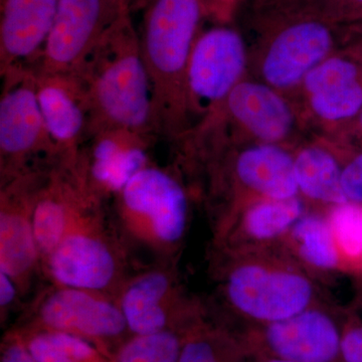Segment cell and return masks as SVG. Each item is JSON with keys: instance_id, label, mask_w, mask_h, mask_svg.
<instances>
[{"instance_id": "1", "label": "cell", "mask_w": 362, "mask_h": 362, "mask_svg": "<svg viewBox=\"0 0 362 362\" xmlns=\"http://www.w3.org/2000/svg\"><path fill=\"white\" fill-rule=\"evenodd\" d=\"M142 9L140 49L151 86L156 133L180 142L192 129L187 69L206 7L202 0H147Z\"/></svg>"}, {"instance_id": "2", "label": "cell", "mask_w": 362, "mask_h": 362, "mask_svg": "<svg viewBox=\"0 0 362 362\" xmlns=\"http://www.w3.org/2000/svg\"><path fill=\"white\" fill-rule=\"evenodd\" d=\"M74 76L89 105L88 139L111 129L158 136L151 86L131 13L117 21Z\"/></svg>"}, {"instance_id": "3", "label": "cell", "mask_w": 362, "mask_h": 362, "mask_svg": "<svg viewBox=\"0 0 362 362\" xmlns=\"http://www.w3.org/2000/svg\"><path fill=\"white\" fill-rule=\"evenodd\" d=\"M111 216L132 251L175 262L189 223V199L173 171L150 163L114 197Z\"/></svg>"}, {"instance_id": "4", "label": "cell", "mask_w": 362, "mask_h": 362, "mask_svg": "<svg viewBox=\"0 0 362 362\" xmlns=\"http://www.w3.org/2000/svg\"><path fill=\"white\" fill-rule=\"evenodd\" d=\"M132 250L105 204L90 206L42 263L49 284L116 296L133 269Z\"/></svg>"}, {"instance_id": "5", "label": "cell", "mask_w": 362, "mask_h": 362, "mask_svg": "<svg viewBox=\"0 0 362 362\" xmlns=\"http://www.w3.org/2000/svg\"><path fill=\"white\" fill-rule=\"evenodd\" d=\"M267 26L256 49L250 51L252 78L294 97L305 77L346 45L338 25L291 4Z\"/></svg>"}, {"instance_id": "6", "label": "cell", "mask_w": 362, "mask_h": 362, "mask_svg": "<svg viewBox=\"0 0 362 362\" xmlns=\"http://www.w3.org/2000/svg\"><path fill=\"white\" fill-rule=\"evenodd\" d=\"M13 327L82 338L113 358L131 337L116 296L54 284L33 298Z\"/></svg>"}, {"instance_id": "7", "label": "cell", "mask_w": 362, "mask_h": 362, "mask_svg": "<svg viewBox=\"0 0 362 362\" xmlns=\"http://www.w3.org/2000/svg\"><path fill=\"white\" fill-rule=\"evenodd\" d=\"M0 97V181L61 158L40 110L37 74L16 66L2 74Z\"/></svg>"}, {"instance_id": "8", "label": "cell", "mask_w": 362, "mask_h": 362, "mask_svg": "<svg viewBox=\"0 0 362 362\" xmlns=\"http://www.w3.org/2000/svg\"><path fill=\"white\" fill-rule=\"evenodd\" d=\"M54 163L37 164L11 180L0 181V272L13 279L23 298L42 275L33 214Z\"/></svg>"}, {"instance_id": "9", "label": "cell", "mask_w": 362, "mask_h": 362, "mask_svg": "<svg viewBox=\"0 0 362 362\" xmlns=\"http://www.w3.org/2000/svg\"><path fill=\"white\" fill-rule=\"evenodd\" d=\"M249 69V47L235 28L220 25L199 33L187 69L192 123V119H199V125L218 114L235 86L247 77Z\"/></svg>"}, {"instance_id": "10", "label": "cell", "mask_w": 362, "mask_h": 362, "mask_svg": "<svg viewBox=\"0 0 362 362\" xmlns=\"http://www.w3.org/2000/svg\"><path fill=\"white\" fill-rule=\"evenodd\" d=\"M223 293L233 310L267 325L309 308L315 290L311 281L294 269L244 261L226 270Z\"/></svg>"}, {"instance_id": "11", "label": "cell", "mask_w": 362, "mask_h": 362, "mask_svg": "<svg viewBox=\"0 0 362 362\" xmlns=\"http://www.w3.org/2000/svg\"><path fill=\"white\" fill-rule=\"evenodd\" d=\"M131 335L185 330L204 316L181 287L175 262L136 269L116 295Z\"/></svg>"}, {"instance_id": "12", "label": "cell", "mask_w": 362, "mask_h": 362, "mask_svg": "<svg viewBox=\"0 0 362 362\" xmlns=\"http://www.w3.org/2000/svg\"><path fill=\"white\" fill-rule=\"evenodd\" d=\"M127 13L131 11L119 0H59L51 32L33 66L35 73H77L107 33Z\"/></svg>"}, {"instance_id": "13", "label": "cell", "mask_w": 362, "mask_h": 362, "mask_svg": "<svg viewBox=\"0 0 362 362\" xmlns=\"http://www.w3.org/2000/svg\"><path fill=\"white\" fill-rule=\"evenodd\" d=\"M293 99L306 125L335 139L362 111L361 62L343 47L305 77Z\"/></svg>"}, {"instance_id": "14", "label": "cell", "mask_w": 362, "mask_h": 362, "mask_svg": "<svg viewBox=\"0 0 362 362\" xmlns=\"http://www.w3.org/2000/svg\"><path fill=\"white\" fill-rule=\"evenodd\" d=\"M209 122L232 126L252 142L285 147L307 126L293 98L252 77L240 81L221 111L202 124Z\"/></svg>"}, {"instance_id": "15", "label": "cell", "mask_w": 362, "mask_h": 362, "mask_svg": "<svg viewBox=\"0 0 362 362\" xmlns=\"http://www.w3.org/2000/svg\"><path fill=\"white\" fill-rule=\"evenodd\" d=\"M105 204L92 192L78 160L59 158L49 168L35 207L33 225L42 263L90 206Z\"/></svg>"}, {"instance_id": "16", "label": "cell", "mask_w": 362, "mask_h": 362, "mask_svg": "<svg viewBox=\"0 0 362 362\" xmlns=\"http://www.w3.org/2000/svg\"><path fill=\"white\" fill-rule=\"evenodd\" d=\"M156 135L133 131H102L88 139L78 165L88 185L106 202L114 197L142 168L150 163V148Z\"/></svg>"}, {"instance_id": "17", "label": "cell", "mask_w": 362, "mask_h": 362, "mask_svg": "<svg viewBox=\"0 0 362 362\" xmlns=\"http://www.w3.org/2000/svg\"><path fill=\"white\" fill-rule=\"evenodd\" d=\"M342 330L319 309L309 308L264 325L261 342L269 356L294 362H341Z\"/></svg>"}, {"instance_id": "18", "label": "cell", "mask_w": 362, "mask_h": 362, "mask_svg": "<svg viewBox=\"0 0 362 362\" xmlns=\"http://www.w3.org/2000/svg\"><path fill=\"white\" fill-rule=\"evenodd\" d=\"M37 74L40 110L61 159L75 162L88 141L90 111L85 90L74 75Z\"/></svg>"}, {"instance_id": "19", "label": "cell", "mask_w": 362, "mask_h": 362, "mask_svg": "<svg viewBox=\"0 0 362 362\" xmlns=\"http://www.w3.org/2000/svg\"><path fill=\"white\" fill-rule=\"evenodd\" d=\"M59 0H1L0 75L35 65L56 18Z\"/></svg>"}, {"instance_id": "20", "label": "cell", "mask_w": 362, "mask_h": 362, "mask_svg": "<svg viewBox=\"0 0 362 362\" xmlns=\"http://www.w3.org/2000/svg\"><path fill=\"white\" fill-rule=\"evenodd\" d=\"M235 183L255 199H289L299 197L294 153L287 147L252 142L233 159Z\"/></svg>"}, {"instance_id": "21", "label": "cell", "mask_w": 362, "mask_h": 362, "mask_svg": "<svg viewBox=\"0 0 362 362\" xmlns=\"http://www.w3.org/2000/svg\"><path fill=\"white\" fill-rule=\"evenodd\" d=\"M309 143L294 153L295 176L299 194L309 201L334 206L347 202L342 188L344 156L330 141Z\"/></svg>"}, {"instance_id": "22", "label": "cell", "mask_w": 362, "mask_h": 362, "mask_svg": "<svg viewBox=\"0 0 362 362\" xmlns=\"http://www.w3.org/2000/svg\"><path fill=\"white\" fill-rule=\"evenodd\" d=\"M304 214V204L299 197L255 199L240 211L238 228L240 237L251 242H271L289 233Z\"/></svg>"}, {"instance_id": "23", "label": "cell", "mask_w": 362, "mask_h": 362, "mask_svg": "<svg viewBox=\"0 0 362 362\" xmlns=\"http://www.w3.org/2000/svg\"><path fill=\"white\" fill-rule=\"evenodd\" d=\"M23 341L37 362H114L94 344L54 331L20 329Z\"/></svg>"}, {"instance_id": "24", "label": "cell", "mask_w": 362, "mask_h": 362, "mask_svg": "<svg viewBox=\"0 0 362 362\" xmlns=\"http://www.w3.org/2000/svg\"><path fill=\"white\" fill-rule=\"evenodd\" d=\"M298 254L305 263L318 270H334L341 262L328 218L305 214L289 232Z\"/></svg>"}, {"instance_id": "25", "label": "cell", "mask_w": 362, "mask_h": 362, "mask_svg": "<svg viewBox=\"0 0 362 362\" xmlns=\"http://www.w3.org/2000/svg\"><path fill=\"white\" fill-rule=\"evenodd\" d=\"M177 362L244 361L238 340L202 317L187 330Z\"/></svg>"}, {"instance_id": "26", "label": "cell", "mask_w": 362, "mask_h": 362, "mask_svg": "<svg viewBox=\"0 0 362 362\" xmlns=\"http://www.w3.org/2000/svg\"><path fill=\"white\" fill-rule=\"evenodd\" d=\"M187 330L131 335L114 356V362H177Z\"/></svg>"}, {"instance_id": "27", "label": "cell", "mask_w": 362, "mask_h": 362, "mask_svg": "<svg viewBox=\"0 0 362 362\" xmlns=\"http://www.w3.org/2000/svg\"><path fill=\"white\" fill-rule=\"evenodd\" d=\"M327 218L341 256L362 261V204L347 202L331 206Z\"/></svg>"}, {"instance_id": "28", "label": "cell", "mask_w": 362, "mask_h": 362, "mask_svg": "<svg viewBox=\"0 0 362 362\" xmlns=\"http://www.w3.org/2000/svg\"><path fill=\"white\" fill-rule=\"evenodd\" d=\"M299 4L337 25L362 21V0H299Z\"/></svg>"}, {"instance_id": "29", "label": "cell", "mask_w": 362, "mask_h": 362, "mask_svg": "<svg viewBox=\"0 0 362 362\" xmlns=\"http://www.w3.org/2000/svg\"><path fill=\"white\" fill-rule=\"evenodd\" d=\"M342 169V188L347 202L362 204V150H346Z\"/></svg>"}, {"instance_id": "30", "label": "cell", "mask_w": 362, "mask_h": 362, "mask_svg": "<svg viewBox=\"0 0 362 362\" xmlns=\"http://www.w3.org/2000/svg\"><path fill=\"white\" fill-rule=\"evenodd\" d=\"M0 362H37L28 350L18 330L4 333L0 344Z\"/></svg>"}, {"instance_id": "31", "label": "cell", "mask_w": 362, "mask_h": 362, "mask_svg": "<svg viewBox=\"0 0 362 362\" xmlns=\"http://www.w3.org/2000/svg\"><path fill=\"white\" fill-rule=\"evenodd\" d=\"M341 362H362V322L350 324L342 330Z\"/></svg>"}, {"instance_id": "32", "label": "cell", "mask_w": 362, "mask_h": 362, "mask_svg": "<svg viewBox=\"0 0 362 362\" xmlns=\"http://www.w3.org/2000/svg\"><path fill=\"white\" fill-rule=\"evenodd\" d=\"M21 299L20 289L13 279L0 272V318L2 324L18 308Z\"/></svg>"}, {"instance_id": "33", "label": "cell", "mask_w": 362, "mask_h": 362, "mask_svg": "<svg viewBox=\"0 0 362 362\" xmlns=\"http://www.w3.org/2000/svg\"><path fill=\"white\" fill-rule=\"evenodd\" d=\"M331 141L339 144L338 146L345 150H362V111L341 134Z\"/></svg>"}, {"instance_id": "34", "label": "cell", "mask_w": 362, "mask_h": 362, "mask_svg": "<svg viewBox=\"0 0 362 362\" xmlns=\"http://www.w3.org/2000/svg\"><path fill=\"white\" fill-rule=\"evenodd\" d=\"M239 0H202L206 7L207 16H213L221 23L228 21L233 13V7Z\"/></svg>"}, {"instance_id": "35", "label": "cell", "mask_w": 362, "mask_h": 362, "mask_svg": "<svg viewBox=\"0 0 362 362\" xmlns=\"http://www.w3.org/2000/svg\"><path fill=\"white\" fill-rule=\"evenodd\" d=\"M344 47L354 58L358 59L362 65V35H352V37H350Z\"/></svg>"}, {"instance_id": "36", "label": "cell", "mask_w": 362, "mask_h": 362, "mask_svg": "<svg viewBox=\"0 0 362 362\" xmlns=\"http://www.w3.org/2000/svg\"><path fill=\"white\" fill-rule=\"evenodd\" d=\"M119 1L132 13V11H136V9L143 8L147 0H119Z\"/></svg>"}, {"instance_id": "37", "label": "cell", "mask_w": 362, "mask_h": 362, "mask_svg": "<svg viewBox=\"0 0 362 362\" xmlns=\"http://www.w3.org/2000/svg\"><path fill=\"white\" fill-rule=\"evenodd\" d=\"M345 30L349 33L350 37L352 35H362V21H357L356 23L345 26Z\"/></svg>"}, {"instance_id": "38", "label": "cell", "mask_w": 362, "mask_h": 362, "mask_svg": "<svg viewBox=\"0 0 362 362\" xmlns=\"http://www.w3.org/2000/svg\"><path fill=\"white\" fill-rule=\"evenodd\" d=\"M259 362H294L287 361V359L279 358V357L275 356H267L265 358L262 359Z\"/></svg>"}]
</instances>
